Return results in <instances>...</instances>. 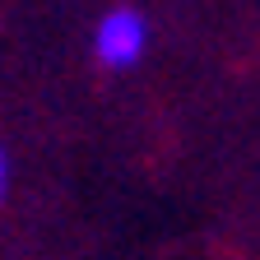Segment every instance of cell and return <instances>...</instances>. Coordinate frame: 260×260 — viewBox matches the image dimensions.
Listing matches in <instances>:
<instances>
[{
	"instance_id": "1",
	"label": "cell",
	"mask_w": 260,
	"mask_h": 260,
	"mask_svg": "<svg viewBox=\"0 0 260 260\" xmlns=\"http://www.w3.org/2000/svg\"><path fill=\"white\" fill-rule=\"evenodd\" d=\"M149 47V23L144 14L135 10H107L93 28V56L107 65V70H125V65H135Z\"/></svg>"
},
{
	"instance_id": "2",
	"label": "cell",
	"mask_w": 260,
	"mask_h": 260,
	"mask_svg": "<svg viewBox=\"0 0 260 260\" xmlns=\"http://www.w3.org/2000/svg\"><path fill=\"white\" fill-rule=\"evenodd\" d=\"M10 177H14V162H10L5 149H0V209H5V200H10Z\"/></svg>"
}]
</instances>
